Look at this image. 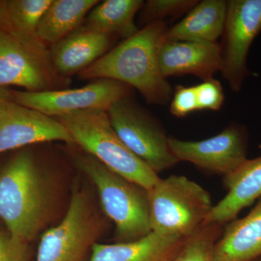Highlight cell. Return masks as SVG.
<instances>
[{
  "instance_id": "8",
  "label": "cell",
  "mask_w": 261,
  "mask_h": 261,
  "mask_svg": "<svg viewBox=\"0 0 261 261\" xmlns=\"http://www.w3.org/2000/svg\"><path fill=\"white\" fill-rule=\"evenodd\" d=\"M130 88L111 80H98L82 88L45 92L11 91L14 102L51 118L87 110L108 111L117 101L130 97Z\"/></svg>"
},
{
  "instance_id": "17",
  "label": "cell",
  "mask_w": 261,
  "mask_h": 261,
  "mask_svg": "<svg viewBox=\"0 0 261 261\" xmlns=\"http://www.w3.org/2000/svg\"><path fill=\"white\" fill-rule=\"evenodd\" d=\"M261 257V197L250 214L231 221L214 250V261H251Z\"/></svg>"
},
{
  "instance_id": "6",
  "label": "cell",
  "mask_w": 261,
  "mask_h": 261,
  "mask_svg": "<svg viewBox=\"0 0 261 261\" xmlns=\"http://www.w3.org/2000/svg\"><path fill=\"white\" fill-rule=\"evenodd\" d=\"M106 226L92 197L73 190L69 207L61 223L43 233L36 261H82Z\"/></svg>"
},
{
  "instance_id": "23",
  "label": "cell",
  "mask_w": 261,
  "mask_h": 261,
  "mask_svg": "<svg viewBox=\"0 0 261 261\" xmlns=\"http://www.w3.org/2000/svg\"><path fill=\"white\" fill-rule=\"evenodd\" d=\"M198 3L196 0H149L144 4V16L149 23L163 21L168 17H178L190 12Z\"/></svg>"
},
{
  "instance_id": "20",
  "label": "cell",
  "mask_w": 261,
  "mask_h": 261,
  "mask_svg": "<svg viewBox=\"0 0 261 261\" xmlns=\"http://www.w3.org/2000/svg\"><path fill=\"white\" fill-rule=\"evenodd\" d=\"M99 3L97 0H51L39 22L38 37L45 45H54L80 28Z\"/></svg>"
},
{
  "instance_id": "18",
  "label": "cell",
  "mask_w": 261,
  "mask_h": 261,
  "mask_svg": "<svg viewBox=\"0 0 261 261\" xmlns=\"http://www.w3.org/2000/svg\"><path fill=\"white\" fill-rule=\"evenodd\" d=\"M228 1L204 0L166 32V41L216 42L224 30Z\"/></svg>"
},
{
  "instance_id": "28",
  "label": "cell",
  "mask_w": 261,
  "mask_h": 261,
  "mask_svg": "<svg viewBox=\"0 0 261 261\" xmlns=\"http://www.w3.org/2000/svg\"><path fill=\"white\" fill-rule=\"evenodd\" d=\"M251 261H261V257H258V258L255 259V260Z\"/></svg>"
},
{
  "instance_id": "26",
  "label": "cell",
  "mask_w": 261,
  "mask_h": 261,
  "mask_svg": "<svg viewBox=\"0 0 261 261\" xmlns=\"http://www.w3.org/2000/svg\"><path fill=\"white\" fill-rule=\"evenodd\" d=\"M195 111H198L195 87L178 86L170 106L171 114L177 118H184Z\"/></svg>"
},
{
  "instance_id": "27",
  "label": "cell",
  "mask_w": 261,
  "mask_h": 261,
  "mask_svg": "<svg viewBox=\"0 0 261 261\" xmlns=\"http://www.w3.org/2000/svg\"><path fill=\"white\" fill-rule=\"evenodd\" d=\"M13 99L12 92L6 87H0V111L7 102Z\"/></svg>"
},
{
  "instance_id": "29",
  "label": "cell",
  "mask_w": 261,
  "mask_h": 261,
  "mask_svg": "<svg viewBox=\"0 0 261 261\" xmlns=\"http://www.w3.org/2000/svg\"><path fill=\"white\" fill-rule=\"evenodd\" d=\"M2 1H0V6H1Z\"/></svg>"
},
{
  "instance_id": "21",
  "label": "cell",
  "mask_w": 261,
  "mask_h": 261,
  "mask_svg": "<svg viewBox=\"0 0 261 261\" xmlns=\"http://www.w3.org/2000/svg\"><path fill=\"white\" fill-rule=\"evenodd\" d=\"M144 4L142 0L99 2L87 15L86 27L126 40L139 32L135 18Z\"/></svg>"
},
{
  "instance_id": "5",
  "label": "cell",
  "mask_w": 261,
  "mask_h": 261,
  "mask_svg": "<svg viewBox=\"0 0 261 261\" xmlns=\"http://www.w3.org/2000/svg\"><path fill=\"white\" fill-rule=\"evenodd\" d=\"M148 194L151 231L163 236L190 238L214 207L209 192L186 176L160 178Z\"/></svg>"
},
{
  "instance_id": "10",
  "label": "cell",
  "mask_w": 261,
  "mask_h": 261,
  "mask_svg": "<svg viewBox=\"0 0 261 261\" xmlns=\"http://www.w3.org/2000/svg\"><path fill=\"white\" fill-rule=\"evenodd\" d=\"M261 32V0L228 1L226 23L221 46V73L234 92H240L250 75L247 67L249 49Z\"/></svg>"
},
{
  "instance_id": "9",
  "label": "cell",
  "mask_w": 261,
  "mask_h": 261,
  "mask_svg": "<svg viewBox=\"0 0 261 261\" xmlns=\"http://www.w3.org/2000/svg\"><path fill=\"white\" fill-rule=\"evenodd\" d=\"M65 78L55 70L47 47H34L0 31V87L17 86L27 92L56 90Z\"/></svg>"
},
{
  "instance_id": "25",
  "label": "cell",
  "mask_w": 261,
  "mask_h": 261,
  "mask_svg": "<svg viewBox=\"0 0 261 261\" xmlns=\"http://www.w3.org/2000/svg\"><path fill=\"white\" fill-rule=\"evenodd\" d=\"M29 242L0 228V261H29Z\"/></svg>"
},
{
  "instance_id": "1",
  "label": "cell",
  "mask_w": 261,
  "mask_h": 261,
  "mask_svg": "<svg viewBox=\"0 0 261 261\" xmlns=\"http://www.w3.org/2000/svg\"><path fill=\"white\" fill-rule=\"evenodd\" d=\"M168 29L154 21L79 73L82 80H111L137 89L150 104L165 106L172 88L161 73L159 54Z\"/></svg>"
},
{
  "instance_id": "15",
  "label": "cell",
  "mask_w": 261,
  "mask_h": 261,
  "mask_svg": "<svg viewBox=\"0 0 261 261\" xmlns=\"http://www.w3.org/2000/svg\"><path fill=\"white\" fill-rule=\"evenodd\" d=\"M228 193L214 206L204 224L222 226L236 219L240 211L261 197V156L247 160L236 171L224 176Z\"/></svg>"
},
{
  "instance_id": "22",
  "label": "cell",
  "mask_w": 261,
  "mask_h": 261,
  "mask_svg": "<svg viewBox=\"0 0 261 261\" xmlns=\"http://www.w3.org/2000/svg\"><path fill=\"white\" fill-rule=\"evenodd\" d=\"M221 233V225L204 224L187 238L186 243L171 261H214L215 246Z\"/></svg>"
},
{
  "instance_id": "16",
  "label": "cell",
  "mask_w": 261,
  "mask_h": 261,
  "mask_svg": "<svg viewBox=\"0 0 261 261\" xmlns=\"http://www.w3.org/2000/svg\"><path fill=\"white\" fill-rule=\"evenodd\" d=\"M187 240L151 231L144 238L128 243H96L89 261H171Z\"/></svg>"
},
{
  "instance_id": "12",
  "label": "cell",
  "mask_w": 261,
  "mask_h": 261,
  "mask_svg": "<svg viewBox=\"0 0 261 261\" xmlns=\"http://www.w3.org/2000/svg\"><path fill=\"white\" fill-rule=\"evenodd\" d=\"M73 143L65 127L57 120L9 101L0 111V153L39 142Z\"/></svg>"
},
{
  "instance_id": "2",
  "label": "cell",
  "mask_w": 261,
  "mask_h": 261,
  "mask_svg": "<svg viewBox=\"0 0 261 261\" xmlns=\"http://www.w3.org/2000/svg\"><path fill=\"white\" fill-rule=\"evenodd\" d=\"M54 185L29 151L0 171V219L15 238L30 242L50 219Z\"/></svg>"
},
{
  "instance_id": "24",
  "label": "cell",
  "mask_w": 261,
  "mask_h": 261,
  "mask_svg": "<svg viewBox=\"0 0 261 261\" xmlns=\"http://www.w3.org/2000/svg\"><path fill=\"white\" fill-rule=\"evenodd\" d=\"M198 111H219L224 101L222 86L214 78L195 86Z\"/></svg>"
},
{
  "instance_id": "11",
  "label": "cell",
  "mask_w": 261,
  "mask_h": 261,
  "mask_svg": "<svg viewBox=\"0 0 261 261\" xmlns=\"http://www.w3.org/2000/svg\"><path fill=\"white\" fill-rule=\"evenodd\" d=\"M170 150L178 161H186L216 174L227 176L246 162V141L243 130L230 126L219 135L202 141L168 137Z\"/></svg>"
},
{
  "instance_id": "4",
  "label": "cell",
  "mask_w": 261,
  "mask_h": 261,
  "mask_svg": "<svg viewBox=\"0 0 261 261\" xmlns=\"http://www.w3.org/2000/svg\"><path fill=\"white\" fill-rule=\"evenodd\" d=\"M56 119L65 127L73 143L123 177L148 191L160 179L158 173L135 155L117 135L107 111H77Z\"/></svg>"
},
{
  "instance_id": "3",
  "label": "cell",
  "mask_w": 261,
  "mask_h": 261,
  "mask_svg": "<svg viewBox=\"0 0 261 261\" xmlns=\"http://www.w3.org/2000/svg\"><path fill=\"white\" fill-rule=\"evenodd\" d=\"M75 163L97 188L103 212L116 225L117 243L135 241L150 233L148 190L106 167L88 153Z\"/></svg>"
},
{
  "instance_id": "7",
  "label": "cell",
  "mask_w": 261,
  "mask_h": 261,
  "mask_svg": "<svg viewBox=\"0 0 261 261\" xmlns=\"http://www.w3.org/2000/svg\"><path fill=\"white\" fill-rule=\"evenodd\" d=\"M113 129L125 145L156 173L178 162L163 126L130 99L117 101L107 111Z\"/></svg>"
},
{
  "instance_id": "14",
  "label": "cell",
  "mask_w": 261,
  "mask_h": 261,
  "mask_svg": "<svg viewBox=\"0 0 261 261\" xmlns=\"http://www.w3.org/2000/svg\"><path fill=\"white\" fill-rule=\"evenodd\" d=\"M112 37L86 25L80 27L49 49L55 70L63 78L81 73L106 54Z\"/></svg>"
},
{
  "instance_id": "19",
  "label": "cell",
  "mask_w": 261,
  "mask_h": 261,
  "mask_svg": "<svg viewBox=\"0 0 261 261\" xmlns=\"http://www.w3.org/2000/svg\"><path fill=\"white\" fill-rule=\"evenodd\" d=\"M51 0H4L0 6V31L30 47H47L39 39V22Z\"/></svg>"
},
{
  "instance_id": "13",
  "label": "cell",
  "mask_w": 261,
  "mask_h": 261,
  "mask_svg": "<svg viewBox=\"0 0 261 261\" xmlns=\"http://www.w3.org/2000/svg\"><path fill=\"white\" fill-rule=\"evenodd\" d=\"M163 76L194 75L203 81L214 78L223 66L221 45L216 42L166 41L159 54Z\"/></svg>"
}]
</instances>
